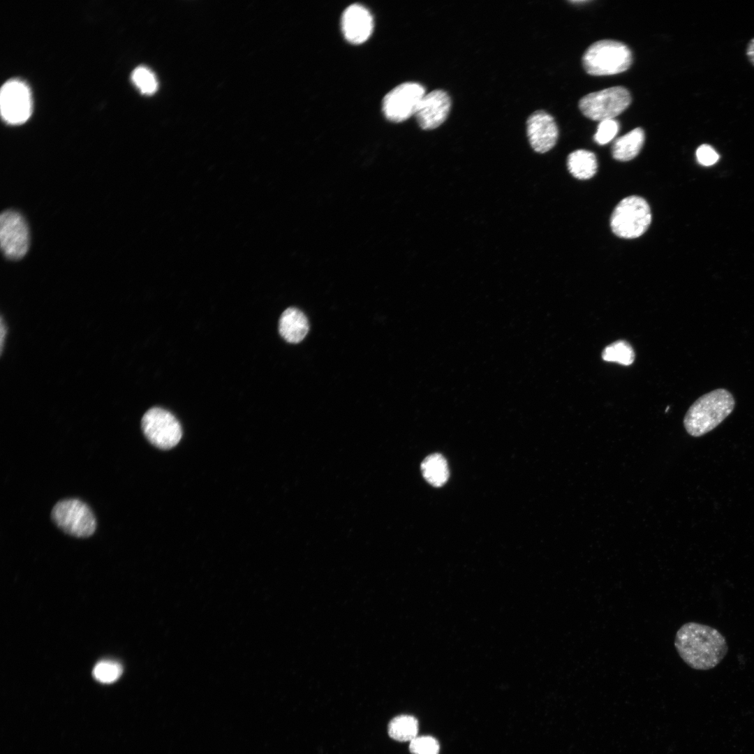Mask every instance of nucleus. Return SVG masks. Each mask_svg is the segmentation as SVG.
<instances>
[{"mask_svg": "<svg viewBox=\"0 0 754 754\" xmlns=\"http://www.w3.org/2000/svg\"><path fill=\"white\" fill-rule=\"evenodd\" d=\"M746 55L751 63L754 66V38L748 43Z\"/></svg>", "mask_w": 754, "mask_h": 754, "instance_id": "25", "label": "nucleus"}, {"mask_svg": "<svg viewBox=\"0 0 754 754\" xmlns=\"http://www.w3.org/2000/svg\"><path fill=\"white\" fill-rule=\"evenodd\" d=\"M651 222L647 202L642 197L630 195L621 200L610 218L612 232L624 239H635L643 235Z\"/></svg>", "mask_w": 754, "mask_h": 754, "instance_id": "4", "label": "nucleus"}, {"mask_svg": "<svg viewBox=\"0 0 754 754\" xmlns=\"http://www.w3.org/2000/svg\"><path fill=\"white\" fill-rule=\"evenodd\" d=\"M389 736L398 741H411L417 736L418 721L413 716L399 715L393 718L387 726Z\"/></svg>", "mask_w": 754, "mask_h": 754, "instance_id": "18", "label": "nucleus"}, {"mask_svg": "<svg viewBox=\"0 0 754 754\" xmlns=\"http://www.w3.org/2000/svg\"><path fill=\"white\" fill-rule=\"evenodd\" d=\"M133 83L145 94H154L157 89L158 82L155 75L145 66H138L132 73Z\"/></svg>", "mask_w": 754, "mask_h": 754, "instance_id": "21", "label": "nucleus"}, {"mask_svg": "<svg viewBox=\"0 0 754 754\" xmlns=\"http://www.w3.org/2000/svg\"><path fill=\"white\" fill-rule=\"evenodd\" d=\"M309 329L307 318L297 308H288L280 317L279 333L289 343H297L302 341L308 333Z\"/></svg>", "mask_w": 754, "mask_h": 754, "instance_id": "14", "label": "nucleus"}, {"mask_svg": "<svg viewBox=\"0 0 754 754\" xmlns=\"http://www.w3.org/2000/svg\"><path fill=\"white\" fill-rule=\"evenodd\" d=\"M633 61L632 52L624 43L601 40L591 44L582 57L587 73L594 76L611 75L628 70Z\"/></svg>", "mask_w": 754, "mask_h": 754, "instance_id": "3", "label": "nucleus"}, {"mask_svg": "<svg viewBox=\"0 0 754 754\" xmlns=\"http://www.w3.org/2000/svg\"><path fill=\"white\" fill-rule=\"evenodd\" d=\"M674 646L683 661L696 670L714 668L728 651L725 637L717 629L692 621L677 631Z\"/></svg>", "mask_w": 754, "mask_h": 754, "instance_id": "1", "label": "nucleus"}, {"mask_svg": "<svg viewBox=\"0 0 754 754\" xmlns=\"http://www.w3.org/2000/svg\"><path fill=\"white\" fill-rule=\"evenodd\" d=\"M424 95L425 89L422 84L413 82L402 83L385 96L382 103L383 114L391 121H404L415 115Z\"/></svg>", "mask_w": 754, "mask_h": 754, "instance_id": "9", "label": "nucleus"}, {"mask_svg": "<svg viewBox=\"0 0 754 754\" xmlns=\"http://www.w3.org/2000/svg\"><path fill=\"white\" fill-rule=\"evenodd\" d=\"M122 672L123 667L119 663L111 660H103L96 664L92 674L98 681L111 683L117 681Z\"/></svg>", "mask_w": 754, "mask_h": 754, "instance_id": "20", "label": "nucleus"}, {"mask_svg": "<svg viewBox=\"0 0 754 754\" xmlns=\"http://www.w3.org/2000/svg\"><path fill=\"white\" fill-rule=\"evenodd\" d=\"M630 103L629 91L616 86L586 94L579 101V108L587 118L601 121L619 115Z\"/></svg>", "mask_w": 754, "mask_h": 754, "instance_id": "5", "label": "nucleus"}, {"mask_svg": "<svg viewBox=\"0 0 754 754\" xmlns=\"http://www.w3.org/2000/svg\"><path fill=\"white\" fill-rule=\"evenodd\" d=\"M619 130V124L614 119L601 121L594 135V140L598 145H606L614 138Z\"/></svg>", "mask_w": 754, "mask_h": 754, "instance_id": "23", "label": "nucleus"}, {"mask_svg": "<svg viewBox=\"0 0 754 754\" xmlns=\"http://www.w3.org/2000/svg\"><path fill=\"white\" fill-rule=\"evenodd\" d=\"M374 21L370 12L360 4L346 8L341 17V29L345 38L353 44H361L371 35Z\"/></svg>", "mask_w": 754, "mask_h": 754, "instance_id": "13", "label": "nucleus"}, {"mask_svg": "<svg viewBox=\"0 0 754 754\" xmlns=\"http://www.w3.org/2000/svg\"><path fill=\"white\" fill-rule=\"evenodd\" d=\"M635 352L626 341L618 340L606 346L602 358L606 362H614L624 366L630 365L635 360Z\"/></svg>", "mask_w": 754, "mask_h": 754, "instance_id": "19", "label": "nucleus"}, {"mask_svg": "<svg viewBox=\"0 0 754 754\" xmlns=\"http://www.w3.org/2000/svg\"><path fill=\"white\" fill-rule=\"evenodd\" d=\"M141 427L146 438L161 450L175 447L182 436V427L177 419L170 412L160 407H153L144 414Z\"/></svg>", "mask_w": 754, "mask_h": 754, "instance_id": "7", "label": "nucleus"}, {"mask_svg": "<svg viewBox=\"0 0 754 754\" xmlns=\"http://www.w3.org/2000/svg\"><path fill=\"white\" fill-rule=\"evenodd\" d=\"M735 401L727 390H714L699 397L687 411L683 426L694 437L703 436L720 424L734 410Z\"/></svg>", "mask_w": 754, "mask_h": 754, "instance_id": "2", "label": "nucleus"}, {"mask_svg": "<svg viewBox=\"0 0 754 754\" xmlns=\"http://www.w3.org/2000/svg\"><path fill=\"white\" fill-rule=\"evenodd\" d=\"M527 136L531 147L538 153H545L556 145L558 126L553 117L543 110L533 112L526 122Z\"/></svg>", "mask_w": 754, "mask_h": 754, "instance_id": "12", "label": "nucleus"}, {"mask_svg": "<svg viewBox=\"0 0 754 754\" xmlns=\"http://www.w3.org/2000/svg\"><path fill=\"white\" fill-rule=\"evenodd\" d=\"M698 162L703 165H711L719 158L718 154L714 149L709 145H700L696 151Z\"/></svg>", "mask_w": 754, "mask_h": 754, "instance_id": "24", "label": "nucleus"}, {"mask_svg": "<svg viewBox=\"0 0 754 754\" xmlns=\"http://www.w3.org/2000/svg\"><path fill=\"white\" fill-rule=\"evenodd\" d=\"M567 167L574 177L579 179H588L596 173L598 161L596 155L592 151L578 149L568 155Z\"/></svg>", "mask_w": 754, "mask_h": 754, "instance_id": "16", "label": "nucleus"}, {"mask_svg": "<svg viewBox=\"0 0 754 754\" xmlns=\"http://www.w3.org/2000/svg\"><path fill=\"white\" fill-rule=\"evenodd\" d=\"M0 108L2 118L8 123L17 124L27 121L32 111L29 87L20 80L7 81L1 89Z\"/></svg>", "mask_w": 754, "mask_h": 754, "instance_id": "10", "label": "nucleus"}, {"mask_svg": "<svg viewBox=\"0 0 754 754\" xmlns=\"http://www.w3.org/2000/svg\"><path fill=\"white\" fill-rule=\"evenodd\" d=\"M644 138V132L642 128H635L617 138L612 147L613 158L620 161L632 160L640 151Z\"/></svg>", "mask_w": 754, "mask_h": 754, "instance_id": "15", "label": "nucleus"}, {"mask_svg": "<svg viewBox=\"0 0 754 754\" xmlns=\"http://www.w3.org/2000/svg\"><path fill=\"white\" fill-rule=\"evenodd\" d=\"M421 471L424 479L432 486L441 487L448 480L449 469L443 455L434 453L422 461Z\"/></svg>", "mask_w": 754, "mask_h": 754, "instance_id": "17", "label": "nucleus"}, {"mask_svg": "<svg viewBox=\"0 0 754 754\" xmlns=\"http://www.w3.org/2000/svg\"><path fill=\"white\" fill-rule=\"evenodd\" d=\"M439 744L429 736H417L410 741L409 750L413 754H438Z\"/></svg>", "mask_w": 754, "mask_h": 754, "instance_id": "22", "label": "nucleus"}, {"mask_svg": "<svg viewBox=\"0 0 754 754\" xmlns=\"http://www.w3.org/2000/svg\"><path fill=\"white\" fill-rule=\"evenodd\" d=\"M1 352H2V348H3V337H4L5 334L6 333V326L3 325L2 318H1Z\"/></svg>", "mask_w": 754, "mask_h": 754, "instance_id": "26", "label": "nucleus"}, {"mask_svg": "<svg viewBox=\"0 0 754 754\" xmlns=\"http://www.w3.org/2000/svg\"><path fill=\"white\" fill-rule=\"evenodd\" d=\"M29 230L24 216L13 209L0 216V244L4 256L12 260L22 258L29 247Z\"/></svg>", "mask_w": 754, "mask_h": 754, "instance_id": "8", "label": "nucleus"}, {"mask_svg": "<svg viewBox=\"0 0 754 754\" xmlns=\"http://www.w3.org/2000/svg\"><path fill=\"white\" fill-rule=\"evenodd\" d=\"M52 519L64 532L78 538L91 535L96 528V518L84 502L76 498L57 502L52 510Z\"/></svg>", "mask_w": 754, "mask_h": 754, "instance_id": "6", "label": "nucleus"}, {"mask_svg": "<svg viewBox=\"0 0 754 754\" xmlns=\"http://www.w3.org/2000/svg\"><path fill=\"white\" fill-rule=\"evenodd\" d=\"M450 107L451 99L446 91L436 89L425 94L415 114L418 125L424 130L438 127L446 119Z\"/></svg>", "mask_w": 754, "mask_h": 754, "instance_id": "11", "label": "nucleus"}]
</instances>
